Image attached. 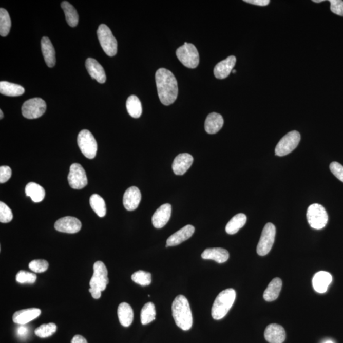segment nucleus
<instances>
[{
    "label": "nucleus",
    "mask_w": 343,
    "mask_h": 343,
    "mask_svg": "<svg viewBox=\"0 0 343 343\" xmlns=\"http://www.w3.org/2000/svg\"><path fill=\"white\" fill-rule=\"evenodd\" d=\"M237 61L235 56L231 55L223 61L220 62L215 66L214 73L218 79H224L229 76L233 70Z\"/></svg>",
    "instance_id": "6ab92c4d"
},
{
    "label": "nucleus",
    "mask_w": 343,
    "mask_h": 343,
    "mask_svg": "<svg viewBox=\"0 0 343 343\" xmlns=\"http://www.w3.org/2000/svg\"><path fill=\"white\" fill-rule=\"evenodd\" d=\"M156 318V310L153 302H147L142 308L141 312V321L143 325H147L152 322Z\"/></svg>",
    "instance_id": "72a5a7b5"
},
{
    "label": "nucleus",
    "mask_w": 343,
    "mask_h": 343,
    "mask_svg": "<svg viewBox=\"0 0 343 343\" xmlns=\"http://www.w3.org/2000/svg\"><path fill=\"white\" fill-rule=\"evenodd\" d=\"M54 227L58 232L73 234L80 231L82 223L74 217L66 216L56 221Z\"/></svg>",
    "instance_id": "ddd939ff"
},
{
    "label": "nucleus",
    "mask_w": 343,
    "mask_h": 343,
    "mask_svg": "<svg viewBox=\"0 0 343 343\" xmlns=\"http://www.w3.org/2000/svg\"><path fill=\"white\" fill-rule=\"evenodd\" d=\"M13 219V213L11 209L5 203L0 202V222L2 223H8Z\"/></svg>",
    "instance_id": "ea45409f"
},
{
    "label": "nucleus",
    "mask_w": 343,
    "mask_h": 343,
    "mask_svg": "<svg viewBox=\"0 0 343 343\" xmlns=\"http://www.w3.org/2000/svg\"><path fill=\"white\" fill-rule=\"evenodd\" d=\"M228 251L222 248H208L202 254L203 259L213 260L218 263H224L228 260Z\"/></svg>",
    "instance_id": "5701e85b"
},
{
    "label": "nucleus",
    "mask_w": 343,
    "mask_h": 343,
    "mask_svg": "<svg viewBox=\"0 0 343 343\" xmlns=\"http://www.w3.org/2000/svg\"><path fill=\"white\" fill-rule=\"evenodd\" d=\"M194 162V157L188 154H181L175 158L173 163V170L178 176H183L188 170Z\"/></svg>",
    "instance_id": "dca6fc26"
},
{
    "label": "nucleus",
    "mask_w": 343,
    "mask_h": 343,
    "mask_svg": "<svg viewBox=\"0 0 343 343\" xmlns=\"http://www.w3.org/2000/svg\"><path fill=\"white\" fill-rule=\"evenodd\" d=\"M236 299L234 289H227L217 296L212 308V317L214 320H221L228 313Z\"/></svg>",
    "instance_id": "20e7f679"
},
{
    "label": "nucleus",
    "mask_w": 343,
    "mask_h": 343,
    "mask_svg": "<svg viewBox=\"0 0 343 343\" xmlns=\"http://www.w3.org/2000/svg\"><path fill=\"white\" fill-rule=\"evenodd\" d=\"M223 125L224 120L221 115L216 112H212L205 120V129L208 134L214 135L221 129Z\"/></svg>",
    "instance_id": "b1692460"
},
{
    "label": "nucleus",
    "mask_w": 343,
    "mask_h": 343,
    "mask_svg": "<svg viewBox=\"0 0 343 343\" xmlns=\"http://www.w3.org/2000/svg\"><path fill=\"white\" fill-rule=\"evenodd\" d=\"M90 204L93 211L100 218H103L106 214L105 201L100 195L93 194L90 198Z\"/></svg>",
    "instance_id": "473e14b6"
},
{
    "label": "nucleus",
    "mask_w": 343,
    "mask_h": 343,
    "mask_svg": "<svg viewBox=\"0 0 343 343\" xmlns=\"http://www.w3.org/2000/svg\"><path fill=\"white\" fill-rule=\"evenodd\" d=\"M245 2L248 3L253 5H257V6L265 7L269 5L270 1V0H245Z\"/></svg>",
    "instance_id": "c03bdc74"
},
{
    "label": "nucleus",
    "mask_w": 343,
    "mask_h": 343,
    "mask_svg": "<svg viewBox=\"0 0 343 343\" xmlns=\"http://www.w3.org/2000/svg\"><path fill=\"white\" fill-rule=\"evenodd\" d=\"M325 343H334V342L331 341H326Z\"/></svg>",
    "instance_id": "8fccbe9b"
},
{
    "label": "nucleus",
    "mask_w": 343,
    "mask_h": 343,
    "mask_svg": "<svg viewBox=\"0 0 343 343\" xmlns=\"http://www.w3.org/2000/svg\"><path fill=\"white\" fill-rule=\"evenodd\" d=\"M28 328L24 325H21L20 328L17 329L18 336L21 337H25L28 334Z\"/></svg>",
    "instance_id": "a18cd8bd"
},
{
    "label": "nucleus",
    "mask_w": 343,
    "mask_h": 343,
    "mask_svg": "<svg viewBox=\"0 0 343 343\" xmlns=\"http://www.w3.org/2000/svg\"><path fill=\"white\" fill-rule=\"evenodd\" d=\"M61 8L65 13L66 20L68 25L74 28L79 23V16L77 10L70 3L64 1L62 2Z\"/></svg>",
    "instance_id": "c756f323"
},
{
    "label": "nucleus",
    "mask_w": 343,
    "mask_h": 343,
    "mask_svg": "<svg viewBox=\"0 0 343 343\" xmlns=\"http://www.w3.org/2000/svg\"><path fill=\"white\" fill-rule=\"evenodd\" d=\"M12 23L9 12L5 9H0V35L7 36L9 34Z\"/></svg>",
    "instance_id": "f704fd0d"
},
{
    "label": "nucleus",
    "mask_w": 343,
    "mask_h": 343,
    "mask_svg": "<svg viewBox=\"0 0 343 343\" xmlns=\"http://www.w3.org/2000/svg\"><path fill=\"white\" fill-rule=\"evenodd\" d=\"M332 277L330 273L327 272H319L313 278V286L318 293H325L332 282Z\"/></svg>",
    "instance_id": "4be33fe9"
},
{
    "label": "nucleus",
    "mask_w": 343,
    "mask_h": 343,
    "mask_svg": "<svg viewBox=\"0 0 343 343\" xmlns=\"http://www.w3.org/2000/svg\"><path fill=\"white\" fill-rule=\"evenodd\" d=\"M132 280L141 286L149 285L151 283V273L139 270L132 275Z\"/></svg>",
    "instance_id": "e433bc0d"
},
{
    "label": "nucleus",
    "mask_w": 343,
    "mask_h": 343,
    "mask_svg": "<svg viewBox=\"0 0 343 343\" xmlns=\"http://www.w3.org/2000/svg\"><path fill=\"white\" fill-rule=\"evenodd\" d=\"M313 2L315 3H317V4H318V3L323 2V0H313Z\"/></svg>",
    "instance_id": "09e8293b"
},
{
    "label": "nucleus",
    "mask_w": 343,
    "mask_h": 343,
    "mask_svg": "<svg viewBox=\"0 0 343 343\" xmlns=\"http://www.w3.org/2000/svg\"><path fill=\"white\" fill-rule=\"evenodd\" d=\"M85 66L88 73L93 79L97 80L100 84L106 82V76L103 67L93 58H88L85 62Z\"/></svg>",
    "instance_id": "412c9836"
},
{
    "label": "nucleus",
    "mask_w": 343,
    "mask_h": 343,
    "mask_svg": "<svg viewBox=\"0 0 343 343\" xmlns=\"http://www.w3.org/2000/svg\"><path fill=\"white\" fill-rule=\"evenodd\" d=\"M128 114L135 119H138L141 116L143 109L140 100L136 96H130L126 103Z\"/></svg>",
    "instance_id": "2f4dec72"
},
{
    "label": "nucleus",
    "mask_w": 343,
    "mask_h": 343,
    "mask_svg": "<svg viewBox=\"0 0 343 343\" xmlns=\"http://www.w3.org/2000/svg\"><path fill=\"white\" fill-rule=\"evenodd\" d=\"M108 270L102 261H97L93 264V274L90 281L89 292L93 298L98 299L102 292L105 290L109 283Z\"/></svg>",
    "instance_id": "7ed1b4c3"
},
{
    "label": "nucleus",
    "mask_w": 343,
    "mask_h": 343,
    "mask_svg": "<svg viewBox=\"0 0 343 343\" xmlns=\"http://www.w3.org/2000/svg\"><path fill=\"white\" fill-rule=\"evenodd\" d=\"M68 179L69 186L75 189L84 188L88 184L84 168L79 163H73L71 165Z\"/></svg>",
    "instance_id": "f8f14e48"
},
{
    "label": "nucleus",
    "mask_w": 343,
    "mask_h": 343,
    "mask_svg": "<svg viewBox=\"0 0 343 343\" xmlns=\"http://www.w3.org/2000/svg\"><path fill=\"white\" fill-rule=\"evenodd\" d=\"M176 55L184 66L190 69L196 68L199 64L200 57L194 45L185 42L184 45L176 50Z\"/></svg>",
    "instance_id": "39448f33"
},
{
    "label": "nucleus",
    "mask_w": 343,
    "mask_h": 343,
    "mask_svg": "<svg viewBox=\"0 0 343 343\" xmlns=\"http://www.w3.org/2000/svg\"><path fill=\"white\" fill-rule=\"evenodd\" d=\"M264 337L270 343H283L286 337L285 329L278 324H270L265 330Z\"/></svg>",
    "instance_id": "a211bd4d"
},
{
    "label": "nucleus",
    "mask_w": 343,
    "mask_h": 343,
    "mask_svg": "<svg viewBox=\"0 0 343 343\" xmlns=\"http://www.w3.org/2000/svg\"><path fill=\"white\" fill-rule=\"evenodd\" d=\"M78 144L83 154L87 159H93L98 151V143L92 134L88 130H82L78 136Z\"/></svg>",
    "instance_id": "6e6552de"
},
{
    "label": "nucleus",
    "mask_w": 343,
    "mask_h": 343,
    "mask_svg": "<svg viewBox=\"0 0 343 343\" xmlns=\"http://www.w3.org/2000/svg\"><path fill=\"white\" fill-rule=\"evenodd\" d=\"M329 167L332 173L343 183V166L338 162H334L331 163Z\"/></svg>",
    "instance_id": "a19ab883"
},
{
    "label": "nucleus",
    "mask_w": 343,
    "mask_h": 343,
    "mask_svg": "<svg viewBox=\"0 0 343 343\" xmlns=\"http://www.w3.org/2000/svg\"><path fill=\"white\" fill-rule=\"evenodd\" d=\"M47 109V104L44 99L33 98L29 99L23 104L22 113L28 119H36L42 117Z\"/></svg>",
    "instance_id": "9b49d317"
},
{
    "label": "nucleus",
    "mask_w": 343,
    "mask_h": 343,
    "mask_svg": "<svg viewBox=\"0 0 343 343\" xmlns=\"http://www.w3.org/2000/svg\"><path fill=\"white\" fill-rule=\"evenodd\" d=\"M98 36L101 46L107 55L112 57L117 54L118 44L111 29L106 25H101L98 29Z\"/></svg>",
    "instance_id": "0eeeda50"
},
{
    "label": "nucleus",
    "mask_w": 343,
    "mask_h": 343,
    "mask_svg": "<svg viewBox=\"0 0 343 343\" xmlns=\"http://www.w3.org/2000/svg\"><path fill=\"white\" fill-rule=\"evenodd\" d=\"M307 218L312 228L321 230L328 224V214L322 205L314 203L308 208Z\"/></svg>",
    "instance_id": "423d86ee"
},
{
    "label": "nucleus",
    "mask_w": 343,
    "mask_h": 343,
    "mask_svg": "<svg viewBox=\"0 0 343 343\" xmlns=\"http://www.w3.org/2000/svg\"><path fill=\"white\" fill-rule=\"evenodd\" d=\"M42 50L45 63L49 68L55 65V52L52 42L48 37H43L41 41Z\"/></svg>",
    "instance_id": "393cba45"
},
{
    "label": "nucleus",
    "mask_w": 343,
    "mask_h": 343,
    "mask_svg": "<svg viewBox=\"0 0 343 343\" xmlns=\"http://www.w3.org/2000/svg\"><path fill=\"white\" fill-rule=\"evenodd\" d=\"M49 264L46 260L36 259L29 264V269L35 273H44L49 269Z\"/></svg>",
    "instance_id": "58836bf2"
},
{
    "label": "nucleus",
    "mask_w": 343,
    "mask_h": 343,
    "mask_svg": "<svg viewBox=\"0 0 343 343\" xmlns=\"http://www.w3.org/2000/svg\"><path fill=\"white\" fill-rule=\"evenodd\" d=\"M56 331H57V326L55 323H49L42 324L36 329L34 333L37 336L41 337V338H46V337L52 336Z\"/></svg>",
    "instance_id": "c9c22d12"
},
{
    "label": "nucleus",
    "mask_w": 343,
    "mask_h": 343,
    "mask_svg": "<svg viewBox=\"0 0 343 343\" xmlns=\"http://www.w3.org/2000/svg\"><path fill=\"white\" fill-rule=\"evenodd\" d=\"M173 316L176 325L183 331H188L192 328L193 316L188 300L183 295H179L174 300Z\"/></svg>",
    "instance_id": "f03ea898"
},
{
    "label": "nucleus",
    "mask_w": 343,
    "mask_h": 343,
    "mask_svg": "<svg viewBox=\"0 0 343 343\" xmlns=\"http://www.w3.org/2000/svg\"><path fill=\"white\" fill-rule=\"evenodd\" d=\"M331 10L337 15L343 17V1L342 0H330Z\"/></svg>",
    "instance_id": "79ce46f5"
},
{
    "label": "nucleus",
    "mask_w": 343,
    "mask_h": 343,
    "mask_svg": "<svg viewBox=\"0 0 343 343\" xmlns=\"http://www.w3.org/2000/svg\"><path fill=\"white\" fill-rule=\"evenodd\" d=\"M12 176V169L9 166L0 167V183H6Z\"/></svg>",
    "instance_id": "37998d69"
},
{
    "label": "nucleus",
    "mask_w": 343,
    "mask_h": 343,
    "mask_svg": "<svg viewBox=\"0 0 343 343\" xmlns=\"http://www.w3.org/2000/svg\"><path fill=\"white\" fill-rule=\"evenodd\" d=\"M118 317L123 327H129L133 322L134 312L132 307L127 302H122L118 308Z\"/></svg>",
    "instance_id": "a878e982"
},
{
    "label": "nucleus",
    "mask_w": 343,
    "mask_h": 343,
    "mask_svg": "<svg viewBox=\"0 0 343 343\" xmlns=\"http://www.w3.org/2000/svg\"><path fill=\"white\" fill-rule=\"evenodd\" d=\"M172 206L165 203L157 209L152 217V223L155 228L160 229L164 227L170 220Z\"/></svg>",
    "instance_id": "4468645a"
},
{
    "label": "nucleus",
    "mask_w": 343,
    "mask_h": 343,
    "mask_svg": "<svg viewBox=\"0 0 343 343\" xmlns=\"http://www.w3.org/2000/svg\"><path fill=\"white\" fill-rule=\"evenodd\" d=\"M195 232L194 226L192 225H187L183 228L179 230V231L174 233L167 240V245L166 247L168 246H174L181 244V243L188 240L189 238L192 237Z\"/></svg>",
    "instance_id": "f3484780"
},
{
    "label": "nucleus",
    "mask_w": 343,
    "mask_h": 343,
    "mask_svg": "<svg viewBox=\"0 0 343 343\" xmlns=\"http://www.w3.org/2000/svg\"><path fill=\"white\" fill-rule=\"evenodd\" d=\"M158 94L163 105L169 106L176 101L178 95V86L176 77L167 69H158L155 74Z\"/></svg>",
    "instance_id": "f257e3e1"
},
{
    "label": "nucleus",
    "mask_w": 343,
    "mask_h": 343,
    "mask_svg": "<svg viewBox=\"0 0 343 343\" xmlns=\"http://www.w3.org/2000/svg\"><path fill=\"white\" fill-rule=\"evenodd\" d=\"M232 72H233V73H236V70H235V69H233Z\"/></svg>",
    "instance_id": "3c124183"
},
{
    "label": "nucleus",
    "mask_w": 343,
    "mask_h": 343,
    "mask_svg": "<svg viewBox=\"0 0 343 343\" xmlns=\"http://www.w3.org/2000/svg\"><path fill=\"white\" fill-rule=\"evenodd\" d=\"M141 200V194L138 187L132 186L126 190L123 203L126 210L132 211L138 207Z\"/></svg>",
    "instance_id": "2eb2a0df"
},
{
    "label": "nucleus",
    "mask_w": 343,
    "mask_h": 343,
    "mask_svg": "<svg viewBox=\"0 0 343 343\" xmlns=\"http://www.w3.org/2000/svg\"><path fill=\"white\" fill-rule=\"evenodd\" d=\"M25 193L27 197H29L34 202L39 203L44 200L45 192L44 187L36 183H29L26 185Z\"/></svg>",
    "instance_id": "cd10ccee"
},
{
    "label": "nucleus",
    "mask_w": 343,
    "mask_h": 343,
    "mask_svg": "<svg viewBox=\"0 0 343 343\" xmlns=\"http://www.w3.org/2000/svg\"><path fill=\"white\" fill-rule=\"evenodd\" d=\"M25 90L22 86L9 82H0V93L3 95L16 97L23 95Z\"/></svg>",
    "instance_id": "c85d7f7f"
},
{
    "label": "nucleus",
    "mask_w": 343,
    "mask_h": 343,
    "mask_svg": "<svg viewBox=\"0 0 343 343\" xmlns=\"http://www.w3.org/2000/svg\"><path fill=\"white\" fill-rule=\"evenodd\" d=\"M300 140L301 135L297 131L293 130L287 134L276 146L275 155L277 156L283 157L291 154L298 146Z\"/></svg>",
    "instance_id": "1a4fd4ad"
},
{
    "label": "nucleus",
    "mask_w": 343,
    "mask_h": 343,
    "mask_svg": "<svg viewBox=\"0 0 343 343\" xmlns=\"http://www.w3.org/2000/svg\"><path fill=\"white\" fill-rule=\"evenodd\" d=\"M71 343H88L87 340L81 335H76L72 339Z\"/></svg>",
    "instance_id": "49530a36"
},
{
    "label": "nucleus",
    "mask_w": 343,
    "mask_h": 343,
    "mask_svg": "<svg viewBox=\"0 0 343 343\" xmlns=\"http://www.w3.org/2000/svg\"><path fill=\"white\" fill-rule=\"evenodd\" d=\"M246 216L244 214H238L233 217L226 226V232L230 235H234L245 226Z\"/></svg>",
    "instance_id": "7c9ffc66"
},
{
    "label": "nucleus",
    "mask_w": 343,
    "mask_h": 343,
    "mask_svg": "<svg viewBox=\"0 0 343 343\" xmlns=\"http://www.w3.org/2000/svg\"><path fill=\"white\" fill-rule=\"evenodd\" d=\"M41 314V310L39 308H28L16 312L13 315V322L18 325H26L39 317Z\"/></svg>",
    "instance_id": "aec40b11"
},
{
    "label": "nucleus",
    "mask_w": 343,
    "mask_h": 343,
    "mask_svg": "<svg viewBox=\"0 0 343 343\" xmlns=\"http://www.w3.org/2000/svg\"><path fill=\"white\" fill-rule=\"evenodd\" d=\"M275 235L274 225L270 222L265 225L257 246V253L259 256H266L270 253L275 242Z\"/></svg>",
    "instance_id": "9d476101"
},
{
    "label": "nucleus",
    "mask_w": 343,
    "mask_h": 343,
    "mask_svg": "<svg viewBox=\"0 0 343 343\" xmlns=\"http://www.w3.org/2000/svg\"><path fill=\"white\" fill-rule=\"evenodd\" d=\"M4 118V112L2 110H0V119H2Z\"/></svg>",
    "instance_id": "de8ad7c7"
},
{
    "label": "nucleus",
    "mask_w": 343,
    "mask_h": 343,
    "mask_svg": "<svg viewBox=\"0 0 343 343\" xmlns=\"http://www.w3.org/2000/svg\"><path fill=\"white\" fill-rule=\"evenodd\" d=\"M282 281L279 278H275L272 280L265 290L263 297L265 301L271 302L275 301L279 296L282 289Z\"/></svg>",
    "instance_id": "bb28decb"
},
{
    "label": "nucleus",
    "mask_w": 343,
    "mask_h": 343,
    "mask_svg": "<svg viewBox=\"0 0 343 343\" xmlns=\"http://www.w3.org/2000/svg\"><path fill=\"white\" fill-rule=\"evenodd\" d=\"M36 275L33 273L21 270L16 275V281L20 283H34L36 280Z\"/></svg>",
    "instance_id": "4c0bfd02"
}]
</instances>
